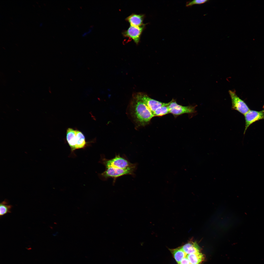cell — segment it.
<instances>
[{
	"label": "cell",
	"instance_id": "cell-1",
	"mask_svg": "<svg viewBox=\"0 0 264 264\" xmlns=\"http://www.w3.org/2000/svg\"><path fill=\"white\" fill-rule=\"evenodd\" d=\"M133 115L140 125L148 124L154 116L153 113L142 101L133 94L131 102Z\"/></svg>",
	"mask_w": 264,
	"mask_h": 264
},
{
	"label": "cell",
	"instance_id": "cell-2",
	"mask_svg": "<svg viewBox=\"0 0 264 264\" xmlns=\"http://www.w3.org/2000/svg\"><path fill=\"white\" fill-rule=\"evenodd\" d=\"M100 163L103 164L106 168L112 167L122 169L132 168L136 169L137 165L131 163L125 156L116 155L114 158L110 159L106 158L101 155Z\"/></svg>",
	"mask_w": 264,
	"mask_h": 264
},
{
	"label": "cell",
	"instance_id": "cell-3",
	"mask_svg": "<svg viewBox=\"0 0 264 264\" xmlns=\"http://www.w3.org/2000/svg\"><path fill=\"white\" fill-rule=\"evenodd\" d=\"M136 169L132 168L122 169L108 167L106 168L104 172L99 174V176L101 180H106L110 178L115 180L119 177L125 175H134Z\"/></svg>",
	"mask_w": 264,
	"mask_h": 264
},
{
	"label": "cell",
	"instance_id": "cell-4",
	"mask_svg": "<svg viewBox=\"0 0 264 264\" xmlns=\"http://www.w3.org/2000/svg\"><path fill=\"white\" fill-rule=\"evenodd\" d=\"M168 107L169 113L176 116L185 113H193L196 112V106H183L178 104L174 100L169 102Z\"/></svg>",
	"mask_w": 264,
	"mask_h": 264
},
{
	"label": "cell",
	"instance_id": "cell-5",
	"mask_svg": "<svg viewBox=\"0 0 264 264\" xmlns=\"http://www.w3.org/2000/svg\"><path fill=\"white\" fill-rule=\"evenodd\" d=\"M133 94L144 102L153 113L158 108L169 104V102L163 103L153 99L143 92H136Z\"/></svg>",
	"mask_w": 264,
	"mask_h": 264
},
{
	"label": "cell",
	"instance_id": "cell-6",
	"mask_svg": "<svg viewBox=\"0 0 264 264\" xmlns=\"http://www.w3.org/2000/svg\"><path fill=\"white\" fill-rule=\"evenodd\" d=\"M229 93L231 101L232 109L244 115L250 110L246 104L237 96L234 91L229 90Z\"/></svg>",
	"mask_w": 264,
	"mask_h": 264
},
{
	"label": "cell",
	"instance_id": "cell-7",
	"mask_svg": "<svg viewBox=\"0 0 264 264\" xmlns=\"http://www.w3.org/2000/svg\"><path fill=\"white\" fill-rule=\"evenodd\" d=\"M145 24L139 26L130 25L128 29L122 33L123 36L132 39L134 43L138 44L140 41L142 33L144 29Z\"/></svg>",
	"mask_w": 264,
	"mask_h": 264
},
{
	"label": "cell",
	"instance_id": "cell-8",
	"mask_svg": "<svg viewBox=\"0 0 264 264\" xmlns=\"http://www.w3.org/2000/svg\"><path fill=\"white\" fill-rule=\"evenodd\" d=\"M245 124L244 134L249 126L255 122L264 119V109L260 111L250 110L244 115Z\"/></svg>",
	"mask_w": 264,
	"mask_h": 264
},
{
	"label": "cell",
	"instance_id": "cell-9",
	"mask_svg": "<svg viewBox=\"0 0 264 264\" xmlns=\"http://www.w3.org/2000/svg\"><path fill=\"white\" fill-rule=\"evenodd\" d=\"M66 139L70 147L71 154H73L76 149V130L71 128H68L66 130Z\"/></svg>",
	"mask_w": 264,
	"mask_h": 264
},
{
	"label": "cell",
	"instance_id": "cell-10",
	"mask_svg": "<svg viewBox=\"0 0 264 264\" xmlns=\"http://www.w3.org/2000/svg\"><path fill=\"white\" fill-rule=\"evenodd\" d=\"M144 15L142 14L132 13L127 17L125 20L130 25L135 26H139L143 25Z\"/></svg>",
	"mask_w": 264,
	"mask_h": 264
},
{
	"label": "cell",
	"instance_id": "cell-11",
	"mask_svg": "<svg viewBox=\"0 0 264 264\" xmlns=\"http://www.w3.org/2000/svg\"><path fill=\"white\" fill-rule=\"evenodd\" d=\"M180 248L187 254L195 253L200 252L199 247L195 242H189Z\"/></svg>",
	"mask_w": 264,
	"mask_h": 264
},
{
	"label": "cell",
	"instance_id": "cell-12",
	"mask_svg": "<svg viewBox=\"0 0 264 264\" xmlns=\"http://www.w3.org/2000/svg\"><path fill=\"white\" fill-rule=\"evenodd\" d=\"M76 149H84L87 145L84 135L80 131L76 130Z\"/></svg>",
	"mask_w": 264,
	"mask_h": 264
},
{
	"label": "cell",
	"instance_id": "cell-13",
	"mask_svg": "<svg viewBox=\"0 0 264 264\" xmlns=\"http://www.w3.org/2000/svg\"><path fill=\"white\" fill-rule=\"evenodd\" d=\"M186 256L191 264H200L204 258L203 255L200 252L189 254H186Z\"/></svg>",
	"mask_w": 264,
	"mask_h": 264
},
{
	"label": "cell",
	"instance_id": "cell-14",
	"mask_svg": "<svg viewBox=\"0 0 264 264\" xmlns=\"http://www.w3.org/2000/svg\"><path fill=\"white\" fill-rule=\"evenodd\" d=\"M170 251L178 264L179 263L182 259L185 257L186 254L180 247L171 250Z\"/></svg>",
	"mask_w": 264,
	"mask_h": 264
},
{
	"label": "cell",
	"instance_id": "cell-15",
	"mask_svg": "<svg viewBox=\"0 0 264 264\" xmlns=\"http://www.w3.org/2000/svg\"><path fill=\"white\" fill-rule=\"evenodd\" d=\"M11 205L8 204V201L5 199L0 203V216H2L8 213L11 212L12 207Z\"/></svg>",
	"mask_w": 264,
	"mask_h": 264
},
{
	"label": "cell",
	"instance_id": "cell-16",
	"mask_svg": "<svg viewBox=\"0 0 264 264\" xmlns=\"http://www.w3.org/2000/svg\"><path fill=\"white\" fill-rule=\"evenodd\" d=\"M169 113L168 105L164 106L157 109L153 113L154 116H161Z\"/></svg>",
	"mask_w": 264,
	"mask_h": 264
},
{
	"label": "cell",
	"instance_id": "cell-17",
	"mask_svg": "<svg viewBox=\"0 0 264 264\" xmlns=\"http://www.w3.org/2000/svg\"><path fill=\"white\" fill-rule=\"evenodd\" d=\"M208 0H194L187 2V6H190L195 4H201L207 2Z\"/></svg>",
	"mask_w": 264,
	"mask_h": 264
},
{
	"label": "cell",
	"instance_id": "cell-18",
	"mask_svg": "<svg viewBox=\"0 0 264 264\" xmlns=\"http://www.w3.org/2000/svg\"><path fill=\"white\" fill-rule=\"evenodd\" d=\"M92 30V27L89 28L88 30L82 33V36L83 37H85L91 33Z\"/></svg>",
	"mask_w": 264,
	"mask_h": 264
},
{
	"label": "cell",
	"instance_id": "cell-19",
	"mask_svg": "<svg viewBox=\"0 0 264 264\" xmlns=\"http://www.w3.org/2000/svg\"><path fill=\"white\" fill-rule=\"evenodd\" d=\"M42 25V23H40V24L39 25H40V26H41Z\"/></svg>",
	"mask_w": 264,
	"mask_h": 264
}]
</instances>
